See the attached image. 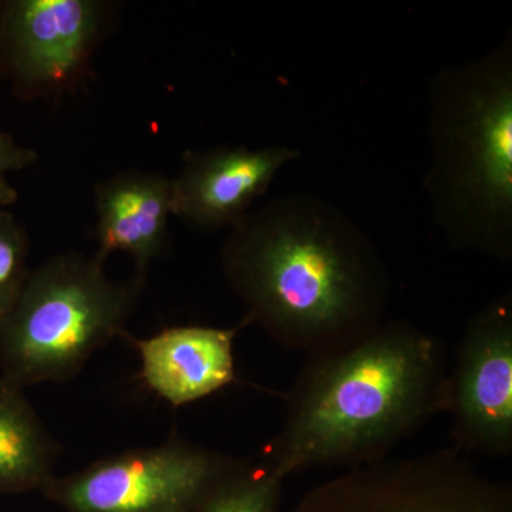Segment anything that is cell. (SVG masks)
Wrapping results in <instances>:
<instances>
[{
    "label": "cell",
    "mask_w": 512,
    "mask_h": 512,
    "mask_svg": "<svg viewBox=\"0 0 512 512\" xmlns=\"http://www.w3.org/2000/svg\"><path fill=\"white\" fill-rule=\"evenodd\" d=\"M222 274L258 323L289 350L319 355L384 322L389 272L350 215L311 194H286L229 228Z\"/></svg>",
    "instance_id": "6da1fadb"
},
{
    "label": "cell",
    "mask_w": 512,
    "mask_h": 512,
    "mask_svg": "<svg viewBox=\"0 0 512 512\" xmlns=\"http://www.w3.org/2000/svg\"><path fill=\"white\" fill-rule=\"evenodd\" d=\"M448 376L441 340L406 320L383 322L349 345L308 356L262 461L286 480L383 460L446 412Z\"/></svg>",
    "instance_id": "7a4b0ae2"
},
{
    "label": "cell",
    "mask_w": 512,
    "mask_h": 512,
    "mask_svg": "<svg viewBox=\"0 0 512 512\" xmlns=\"http://www.w3.org/2000/svg\"><path fill=\"white\" fill-rule=\"evenodd\" d=\"M424 177L448 247L512 261V30L500 45L444 67L429 89Z\"/></svg>",
    "instance_id": "3957f363"
},
{
    "label": "cell",
    "mask_w": 512,
    "mask_h": 512,
    "mask_svg": "<svg viewBox=\"0 0 512 512\" xmlns=\"http://www.w3.org/2000/svg\"><path fill=\"white\" fill-rule=\"evenodd\" d=\"M106 261L77 252L35 271L0 319V370L19 389L74 379L97 350L123 338L146 279L113 281Z\"/></svg>",
    "instance_id": "277c9868"
},
{
    "label": "cell",
    "mask_w": 512,
    "mask_h": 512,
    "mask_svg": "<svg viewBox=\"0 0 512 512\" xmlns=\"http://www.w3.org/2000/svg\"><path fill=\"white\" fill-rule=\"evenodd\" d=\"M239 463L173 433L55 476L42 494L64 512H198Z\"/></svg>",
    "instance_id": "5b68a950"
},
{
    "label": "cell",
    "mask_w": 512,
    "mask_h": 512,
    "mask_svg": "<svg viewBox=\"0 0 512 512\" xmlns=\"http://www.w3.org/2000/svg\"><path fill=\"white\" fill-rule=\"evenodd\" d=\"M292 512H512V490L460 451L439 450L349 468L309 490Z\"/></svg>",
    "instance_id": "8992f818"
},
{
    "label": "cell",
    "mask_w": 512,
    "mask_h": 512,
    "mask_svg": "<svg viewBox=\"0 0 512 512\" xmlns=\"http://www.w3.org/2000/svg\"><path fill=\"white\" fill-rule=\"evenodd\" d=\"M100 0H2L0 73L23 100L72 93L111 20Z\"/></svg>",
    "instance_id": "52a82bcc"
},
{
    "label": "cell",
    "mask_w": 512,
    "mask_h": 512,
    "mask_svg": "<svg viewBox=\"0 0 512 512\" xmlns=\"http://www.w3.org/2000/svg\"><path fill=\"white\" fill-rule=\"evenodd\" d=\"M458 451L512 453V298L494 299L471 316L448 376L447 410Z\"/></svg>",
    "instance_id": "ba28073f"
},
{
    "label": "cell",
    "mask_w": 512,
    "mask_h": 512,
    "mask_svg": "<svg viewBox=\"0 0 512 512\" xmlns=\"http://www.w3.org/2000/svg\"><path fill=\"white\" fill-rule=\"evenodd\" d=\"M299 157L288 146L187 150L180 171L171 177L173 217L201 231L234 227L264 197L279 171Z\"/></svg>",
    "instance_id": "9c48e42d"
},
{
    "label": "cell",
    "mask_w": 512,
    "mask_h": 512,
    "mask_svg": "<svg viewBox=\"0 0 512 512\" xmlns=\"http://www.w3.org/2000/svg\"><path fill=\"white\" fill-rule=\"evenodd\" d=\"M245 318L234 328L183 325L140 339L124 333L140 357L141 383L170 406L183 407L235 382L234 343Z\"/></svg>",
    "instance_id": "30bf717a"
},
{
    "label": "cell",
    "mask_w": 512,
    "mask_h": 512,
    "mask_svg": "<svg viewBox=\"0 0 512 512\" xmlns=\"http://www.w3.org/2000/svg\"><path fill=\"white\" fill-rule=\"evenodd\" d=\"M94 210V254L107 262L114 252H124L133 258L136 275L146 279L167 247L171 177L136 168L120 171L94 187Z\"/></svg>",
    "instance_id": "8fae6325"
},
{
    "label": "cell",
    "mask_w": 512,
    "mask_h": 512,
    "mask_svg": "<svg viewBox=\"0 0 512 512\" xmlns=\"http://www.w3.org/2000/svg\"><path fill=\"white\" fill-rule=\"evenodd\" d=\"M59 456L25 390L0 377V494L43 493Z\"/></svg>",
    "instance_id": "7c38bea8"
},
{
    "label": "cell",
    "mask_w": 512,
    "mask_h": 512,
    "mask_svg": "<svg viewBox=\"0 0 512 512\" xmlns=\"http://www.w3.org/2000/svg\"><path fill=\"white\" fill-rule=\"evenodd\" d=\"M284 481L264 461L241 460L198 512H278Z\"/></svg>",
    "instance_id": "4fadbf2b"
},
{
    "label": "cell",
    "mask_w": 512,
    "mask_h": 512,
    "mask_svg": "<svg viewBox=\"0 0 512 512\" xmlns=\"http://www.w3.org/2000/svg\"><path fill=\"white\" fill-rule=\"evenodd\" d=\"M28 232L15 215L0 211V319L18 301L30 274Z\"/></svg>",
    "instance_id": "5bb4252c"
},
{
    "label": "cell",
    "mask_w": 512,
    "mask_h": 512,
    "mask_svg": "<svg viewBox=\"0 0 512 512\" xmlns=\"http://www.w3.org/2000/svg\"><path fill=\"white\" fill-rule=\"evenodd\" d=\"M36 161L35 150L20 146L10 134L0 131V178H5L12 171L32 167Z\"/></svg>",
    "instance_id": "9a60e30c"
},
{
    "label": "cell",
    "mask_w": 512,
    "mask_h": 512,
    "mask_svg": "<svg viewBox=\"0 0 512 512\" xmlns=\"http://www.w3.org/2000/svg\"><path fill=\"white\" fill-rule=\"evenodd\" d=\"M19 200L18 191L13 185H10L6 178H0V211L12 207Z\"/></svg>",
    "instance_id": "2e32d148"
},
{
    "label": "cell",
    "mask_w": 512,
    "mask_h": 512,
    "mask_svg": "<svg viewBox=\"0 0 512 512\" xmlns=\"http://www.w3.org/2000/svg\"><path fill=\"white\" fill-rule=\"evenodd\" d=\"M0 8H2V0H0Z\"/></svg>",
    "instance_id": "e0dca14e"
}]
</instances>
